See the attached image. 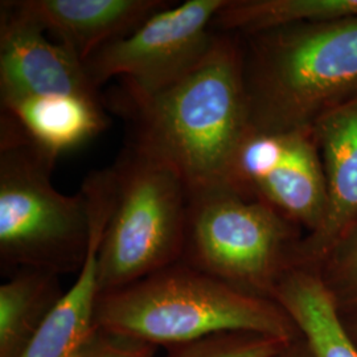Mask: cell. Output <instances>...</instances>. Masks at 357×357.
I'll return each mask as SVG.
<instances>
[{"label":"cell","instance_id":"obj_11","mask_svg":"<svg viewBox=\"0 0 357 357\" xmlns=\"http://www.w3.org/2000/svg\"><path fill=\"white\" fill-rule=\"evenodd\" d=\"M327 181V209L318 230L305 234L294 268H315L357 225V100L332 110L311 128Z\"/></svg>","mask_w":357,"mask_h":357},{"label":"cell","instance_id":"obj_6","mask_svg":"<svg viewBox=\"0 0 357 357\" xmlns=\"http://www.w3.org/2000/svg\"><path fill=\"white\" fill-rule=\"evenodd\" d=\"M113 172V208L98 255L101 294L181 261L190 191L166 162L128 144Z\"/></svg>","mask_w":357,"mask_h":357},{"label":"cell","instance_id":"obj_9","mask_svg":"<svg viewBox=\"0 0 357 357\" xmlns=\"http://www.w3.org/2000/svg\"><path fill=\"white\" fill-rule=\"evenodd\" d=\"M48 94L101 98L84 63L69 48L48 38L22 0L1 1L0 105Z\"/></svg>","mask_w":357,"mask_h":357},{"label":"cell","instance_id":"obj_18","mask_svg":"<svg viewBox=\"0 0 357 357\" xmlns=\"http://www.w3.org/2000/svg\"><path fill=\"white\" fill-rule=\"evenodd\" d=\"M318 271L340 314L357 311V225L336 243Z\"/></svg>","mask_w":357,"mask_h":357},{"label":"cell","instance_id":"obj_19","mask_svg":"<svg viewBox=\"0 0 357 357\" xmlns=\"http://www.w3.org/2000/svg\"><path fill=\"white\" fill-rule=\"evenodd\" d=\"M156 348L98 328L81 357H153Z\"/></svg>","mask_w":357,"mask_h":357},{"label":"cell","instance_id":"obj_12","mask_svg":"<svg viewBox=\"0 0 357 357\" xmlns=\"http://www.w3.org/2000/svg\"><path fill=\"white\" fill-rule=\"evenodd\" d=\"M47 33L84 63L103 45L125 38L153 13L168 7L165 0H22Z\"/></svg>","mask_w":357,"mask_h":357},{"label":"cell","instance_id":"obj_17","mask_svg":"<svg viewBox=\"0 0 357 357\" xmlns=\"http://www.w3.org/2000/svg\"><path fill=\"white\" fill-rule=\"evenodd\" d=\"M291 342L255 332H224L171 347L166 357H275Z\"/></svg>","mask_w":357,"mask_h":357},{"label":"cell","instance_id":"obj_10","mask_svg":"<svg viewBox=\"0 0 357 357\" xmlns=\"http://www.w3.org/2000/svg\"><path fill=\"white\" fill-rule=\"evenodd\" d=\"M81 188L88 196L90 211L89 246L84 265L20 357H81L98 330V255L113 208L112 169L91 172Z\"/></svg>","mask_w":357,"mask_h":357},{"label":"cell","instance_id":"obj_20","mask_svg":"<svg viewBox=\"0 0 357 357\" xmlns=\"http://www.w3.org/2000/svg\"><path fill=\"white\" fill-rule=\"evenodd\" d=\"M275 357H314V355L306 340L301 336L299 339L286 345Z\"/></svg>","mask_w":357,"mask_h":357},{"label":"cell","instance_id":"obj_4","mask_svg":"<svg viewBox=\"0 0 357 357\" xmlns=\"http://www.w3.org/2000/svg\"><path fill=\"white\" fill-rule=\"evenodd\" d=\"M54 162L11 114L0 119V262L3 268L78 273L88 253L90 211L81 188L68 196L51 181Z\"/></svg>","mask_w":357,"mask_h":357},{"label":"cell","instance_id":"obj_5","mask_svg":"<svg viewBox=\"0 0 357 357\" xmlns=\"http://www.w3.org/2000/svg\"><path fill=\"white\" fill-rule=\"evenodd\" d=\"M305 231L225 184L190 192L181 262L231 287L274 301Z\"/></svg>","mask_w":357,"mask_h":357},{"label":"cell","instance_id":"obj_13","mask_svg":"<svg viewBox=\"0 0 357 357\" xmlns=\"http://www.w3.org/2000/svg\"><path fill=\"white\" fill-rule=\"evenodd\" d=\"M101 98L77 94L35 96L1 103L26 138L52 162L79 149L107 126Z\"/></svg>","mask_w":357,"mask_h":357},{"label":"cell","instance_id":"obj_2","mask_svg":"<svg viewBox=\"0 0 357 357\" xmlns=\"http://www.w3.org/2000/svg\"><path fill=\"white\" fill-rule=\"evenodd\" d=\"M240 38L252 130H308L357 100V16Z\"/></svg>","mask_w":357,"mask_h":357},{"label":"cell","instance_id":"obj_16","mask_svg":"<svg viewBox=\"0 0 357 357\" xmlns=\"http://www.w3.org/2000/svg\"><path fill=\"white\" fill-rule=\"evenodd\" d=\"M357 16V0H228L212 28L238 38L281 26Z\"/></svg>","mask_w":357,"mask_h":357},{"label":"cell","instance_id":"obj_7","mask_svg":"<svg viewBox=\"0 0 357 357\" xmlns=\"http://www.w3.org/2000/svg\"><path fill=\"white\" fill-rule=\"evenodd\" d=\"M228 0H187L153 13L141 26L94 52L85 69L96 88L119 77L122 88L150 94L185 76L211 51L212 24Z\"/></svg>","mask_w":357,"mask_h":357},{"label":"cell","instance_id":"obj_14","mask_svg":"<svg viewBox=\"0 0 357 357\" xmlns=\"http://www.w3.org/2000/svg\"><path fill=\"white\" fill-rule=\"evenodd\" d=\"M274 301L295 323L314 357H357V347L318 270L291 268L278 284Z\"/></svg>","mask_w":357,"mask_h":357},{"label":"cell","instance_id":"obj_15","mask_svg":"<svg viewBox=\"0 0 357 357\" xmlns=\"http://www.w3.org/2000/svg\"><path fill=\"white\" fill-rule=\"evenodd\" d=\"M57 274L20 268L0 286V357H20L63 296Z\"/></svg>","mask_w":357,"mask_h":357},{"label":"cell","instance_id":"obj_21","mask_svg":"<svg viewBox=\"0 0 357 357\" xmlns=\"http://www.w3.org/2000/svg\"><path fill=\"white\" fill-rule=\"evenodd\" d=\"M340 315H342L345 331L348 332L349 337L354 340V343L357 347V311L340 314Z\"/></svg>","mask_w":357,"mask_h":357},{"label":"cell","instance_id":"obj_1","mask_svg":"<svg viewBox=\"0 0 357 357\" xmlns=\"http://www.w3.org/2000/svg\"><path fill=\"white\" fill-rule=\"evenodd\" d=\"M115 105L132 125L130 144L174 167L188 191L224 184L250 131L241 38L217 32L185 76L150 94L122 88Z\"/></svg>","mask_w":357,"mask_h":357},{"label":"cell","instance_id":"obj_8","mask_svg":"<svg viewBox=\"0 0 357 357\" xmlns=\"http://www.w3.org/2000/svg\"><path fill=\"white\" fill-rule=\"evenodd\" d=\"M225 185L275 209L311 234L327 209V181L311 128L281 132L252 130L230 163Z\"/></svg>","mask_w":357,"mask_h":357},{"label":"cell","instance_id":"obj_3","mask_svg":"<svg viewBox=\"0 0 357 357\" xmlns=\"http://www.w3.org/2000/svg\"><path fill=\"white\" fill-rule=\"evenodd\" d=\"M97 328L168 348L224 332L296 340L302 335L275 301L243 293L184 262L101 294Z\"/></svg>","mask_w":357,"mask_h":357}]
</instances>
